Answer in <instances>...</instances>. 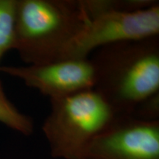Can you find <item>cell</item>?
<instances>
[{
    "label": "cell",
    "mask_w": 159,
    "mask_h": 159,
    "mask_svg": "<svg viewBox=\"0 0 159 159\" xmlns=\"http://www.w3.org/2000/svg\"><path fill=\"white\" fill-rule=\"evenodd\" d=\"M0 122L25 136L33 133L34 125L30 117L22 114L7 99L0 82Z\"/></svg>",
    "instance_id": "obj_8"
},
{
    "label": "cell",
    "mask_w": 159,
    "mask_h": 159,
    "mask_svg": "<svg viewBox=\"0 0 159 159\" xmlns=\"http://www.w3.org/2000/svg\"><path fill=\"white\" fill-rule=\"evenodd\" d=\"M89 21L80 0H16L13 49L28 65L57 61Z\"/></svg>",
    "instance_id": "obj_2"
},
{
    "label": "cell",
    "mask_w": 159,
    "mask_h": 159,
    "mask_svg": "<svg viewBox=\"0 0 159 159\" xmlns=\"http://www.w3.org/2000/svg\"><path fill=\"white\" fill-rule=\"evenodd\" d=\"M158 35L159 4L136 12L105 13L89 20L58 61L87 58L105 46Z\"/></svg>",
    "instance_id": "obj_4"
},
{
    "label": "cell",
    "mask_w": 159,
    "mask_h": 159,
    "mask_svg": "<svg viewBox=\"0 0 159 159\" xmlns=\"http://www.w3.org/2000/svg\"><path fill=\"white\" fill-rule=\"evenodd\" d=\"M130 116L144 122L159 121V91L140 101Z\"/></svg>",
    "instance_id": "obj_10"
},
{
    "label": "cell",
    "mask_w": 159,
    "mask_h": 159,
    "mask_svg": "<svg viewBox=\"0 0 159 159\" xmlns=\"http://www.w3.org/2000/svg\"><path fill=\"white\" fill-rule=\"evenodd\" d=\"M89 20L108 13H130L158 5L157 0H80Z\"/></svg>",
    "instance_id": "obj_7"
},
{
    "label": "cell",
    "mask_w": 159,
    "mask_h": 159,
    "mask_svg": "<svg viewBox=\"0 0 159 159\" xmlns=\"http://www.w3.org/2000/svg\"><path fill=\"white\" fill-rule=\"evenodd\" d=\"M0 71L16 77L43 95L56 99L94 89V71L89 57L66 59L25 66H0Z\"/></svg>",
    "instance_id": "obj_6"
},
{
    "label": "cell",
    "mask_w": 159,
    "mask_h": 159,
    "mask_svg": "<svg viewBox=\"0 0 159 159\" xmlns=\"http://www.w3.org/2000/svg\"><path fill=\"white\" fill-rule=\"evenodd\" d=\"M83 159H159V121L116 116L89 144Z\"/></svg>",
    "instance_id": "obj_5"
},
{
    "label": "cell",
    "mask_w": 159,
    "mask_h": 159,
    "mask_svg": "<svg viewBox=\"0 0 159 159\" xmlns=\"http://www.w3.org/2000/svg\"><path fill=\"white\" fill-rule=\"evenodd\" d=\"M16 0H0V61L14 49Z\"/></svg>",
    "instance_id": "obj_9"
},
{
    "label": "cell",
    "mask_w": 159,
    "mask_h": 159,
    "mask_svg": "<svg viewBox=\"0 0 159 159\" xmlns=\"http://www.w3.org/2000/svg\"><path fill=\"white\" fill-rule=\"evenodd\" d=\"M90 60L94 89L116 116L130 115L140 101L159 91V35L105 46Z\"/></svg>",
    "instance_id": "obj_1"
},
{
    "label": "cell",
    "mask_w": 159,
    "mask_h": 159,
    "mask_svg": "<svg viewBox=\"0 0 159 159\" xmlns=\"http://www.w3.org/2000/svg\"><path fill=\"white\" fill-rule=\"evenodd\" d=\"M50 104L42 130L55 158L83 159L89 144L116 116L94 89L51 99Z\"/></svg>",
    "instance_id": "obj_3"
}]
</instances>
